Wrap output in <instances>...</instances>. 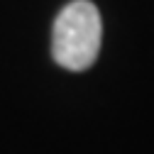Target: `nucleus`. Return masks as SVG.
<instances>
[{
    "label": "nucleus",
    "mask_w": 154,
    "mask_h": 154,
    "mask_svg": "<svg viewBox=\"0 0 154 154\" xmlns=\"http://www.w3.org/2000/svg\"><path fill=\"white\" fill-rule=\"evenodd\" d=\"M103 22L100 12L88 0L69 3L54 20L51 56L69 71H86L100 51Z\"/></svg>",
    "instance_id": "obj_1"
}]
</instances>
